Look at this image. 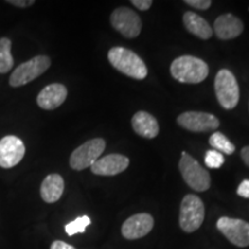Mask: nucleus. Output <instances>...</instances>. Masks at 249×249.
I'll return each instance as SVG.
<instances>
[{
  "instance_id": "cd10ccee",
  "label": "nucleus",
  "mask_w": 249,
  "mask_h": 249,
  "mask_svg": "<svg viewBox=\"0 0 249 249\" xmlns=\"http://www.w3.org/2000/svg\"><path fill=\"white\" fill-rule=\"evenodd\" d=\"M240 156L242 160H244V163L249 167V145H246V147L241 149Z\"/></svg>"
},
{
  "instance_id": "f03ea898",
  "label": "nucleus",
  "mask_w": 249,
  "mask_h": 249,
  "mask_svg": "<svg viewBox=\"0 0 249 249\" xmlns=\"http://www.w3.org/2000/svg\"><path fill=\"white\" fill-rule=\"evenodd\" d=\"M110 64L124 75L135 80H143L148 75V68L144 61L135 52L128 49L116 46L108 51L107 54Z\"/></svg>"
},
{
  "instance_id": "4468645a",
  "label": "nucleus",
  "mask_w": 249,
  "mask_h": 249,
  "mask_svg": "<svg viewBox=\"0 0 249 249\" xmlns=\"http://www.w3.org/2000/svg\"><path fill=\"white\" fill-rule=\"evenodd\" d=\"M213 30H214V34L219 39H233L242 34L244 22L231 13L223 14L216 18Z\"/></svg>"
},
{
  "instance_id": "7ed1b4c3",
  "label": "nucleus",
  "mask_w": 249,
  "mask_h": 249,
  "mask_svg": "<svg viewBox=\"0 0 249 249\" xmlns=\"http://www.w3.org/2000/svg\"><path fill=\"white\" fill-rule=\"evenodd\" d=\"M179 169L185 182L196 192H205L210 188L211 178L208 171L191 155L183 151L179 161Z\"/></svg>"
},
{
  "instance_id": "39448f33",
  "label": "nucleus",
  "mask_w": 249,
  "mask_h": 249,
  "mask_svg": "<svg viewBox=\"0 0 249 249\" xmlns=\"http://www.w3.org/2000/svg\"><path fill=\"white\" fill-rule=\"evenodd\" d=\"M51 66V59L48 55H36L31 58L13 71L9 76V86L13 88H18L34 81L42 75Z\"/></svg>"
},
{
  "instance_id": "4be33fe9",
  "label": "nucleus",
  "mask_w": 249,
  "mask_h": 249,
  "mask_svg": "<svg viewBox=\"0 0 249 249\" xmlns=\"http://www.w3.org/2000/svg\"><path fill=\"white\" fill-rule=\"evenodd\" d=\"M224 156L216 150H209L205 152L204 163L209 169H219L224 164Z\"/></svg>"
},
{
  "instance_id": "393cba45",
  "label": "nucleus",
  "mask_w": 249,
  "mask_h": 249,
  "mask_svg": "<svg viewBox=\"0 0 249 249\" xmlns=\"http://www.w3.org/2000/svg\"><path fill=\"white\" fill-rule=\"evenodd\" d=\"M132 4L140 11H148L151 7V0H132Z\"/></svg>"
},
{
  "instance_id": "f257e3e1",
  "label": "nucleus",
  "mask_w": 249,
  "mask_h": 249,
  "mask_svg": "<svg viewBox=\"0 0 249 249\" xmlns=\"http://www.w3.org/2000/svg\"><path fill=\"white\" fill-rule=\"evenodd\" d=\"M171 74L179 82L196 85L209 75V66L204 60L194 55H181L171 64Z\"/></svg>"
},
{
  "instance_id": "a211bd4d",
  "label": "nucleus",
  "mask_w": 249,
  "mask_h": 249,
  "mask_svg": "<svg viewBox=\"0 0 249 249\" xmlns=\"http://www.w3.org/2000/svg\"><path fill=\"white\" fill-rule=\"evenodd\" d=\"M182 20L186 29L198 38L209 39L213 35V28L208 23V21L194 12H186Z\"/></svg>"
},
{
  "instance_id": "1a4fd4ad",
  "label": "nucleus",
  "mask_w": 249,
  "mask_h": 249,
  "mask_svg": "<svg viewBox=\"0 0 249 249\" xmlns=\"http://www.w3.org/2000/svg\"><path fill=\"white\" fill-rule=\"evenodd\" d=\"M217 229L231 244L236 247L249 246V223L231 217H220Z\"/></svg>"
},
{
  "instance_id": "a878e982",
  "label": "nucleus",
  "mask_w": 249,
  "mask_h": 249,
  "mask_svg": "<svg viewBox=\"0 0 249 249\" xmlns=\"http://www.w3.org/2000/svg\"><path fill=\"white\" fill-rule=\"evenodd\" d=\"M6 2L17 6V7H20V8L29 7V6L35 4V1H34V0H8V1H6Z\"/></svg>"
},
{
  "instance_id": "9d476101",
  "label": "nucleus",
  "mask_w": 249,
  "mask_h": 249,
  "mask_svg": "<svg viewBox=\"0 0 249 249\" xmlns=\"http://www.w3.org/2000/svg\"><path fill=\"white\" fill-rule=\"evenodd\" d=\"M177 123L182 128L194 133L214 132L219 127V120L213 114L207 112L189 111L181 113L177 119Z\"/></svg>"
},
{
  "instance_id": "b1692460",
  "label": "nucleus",
  "mask_w": 249,
  "mask_h": 249,
  "mask_svg": "<svg viewBox=\"0 0 249 249\" xmlns=\"http://www.w3.org/2000/svg\"><path fill=\"white\" fill-rule=\"evenodd\" d=\"M236 193H238V195L241 196V197L249 198V180H244V181L239 185Z\"/></svg>"
},
{
  "instance_id": "dca6fc26",
  "label": "nucleus",
  "mask_w": 249,
  "mask_h": 249,
  "mask_svg": "<svg viewBox=\"0 0 249 249\" xmlns=\"http://www.w3.org/2000/svg\"><path fill=\"white\" fill-rule=\"evenodd\" d=\"M132 127L138 135L145 139H154L160 133L157 119L145 111H139L132 118Z\"/></svg>"
},
{
  "instance_id": "412c9836",
  "label": "nucleus",
  "mask_w": 249,
  "mask_h": 249,
  "mask_svg": "<svg viewBox=\"0 0 249 249\" xmlns=\"http://www.w3.org/2000/svg\"><path fill=\"white\" fill-rule=\"evenodd\" d=\"M90 223H91V220H90L88 216L79 217L75 220H73V222L68 223L65 226V231L70 236L77 234V233H85L86 229L90 225Z\"/></svg>"
},
{
  "instance_id": "6e6552de",
  "label": "nucleus",
  "mask_w": 249,
  "mask_h": 249,
  "mask_svg": "<svg viewBox=\"0 0 249 249\" xmlns=\"http://www.w3.org/2000/svg\"><path fill=\"white\" fill-rule=\"evenodd\" d=\"M111 24L126 38H135L142 29L141 18L128 7H118L111 14Z\"/></svg>"
},
{
  "instance_id": "20e7f679",
  "label": "nucleus",
  "mask_w": 249,
  "mask_h": 249,
  "mask_svg": "<svg viewBox=\"0 0 249 249\" xmlns=\"http://www.w3.org/2000/svg\"><path fill=\"white\" fill-rule=\"evenodd\" d=\"M214 92L218 103L225 110H232L239 103L240 89L238 81L229 70H220L214 79Z\"/></svg>"
},
{
  "instance_id": "5701e85b",
  "label": "nucleus",
  "mask_w": 249,
  "mask_h": 249,
  "mask_svg": "<svg viewBox=\"0 0 249 249\" xmlns=\"http://www.w3.org/2000/svg\"><path fill=\"white\" fill-rule=\"evenodd\" d=\"M183 2L196 9H200V11H205V9H208L213 5L211 0H185Z\"/></svg>"
},
{
  "instance_id": "423d86ee",
  "label": "nucleus",
  "mask_w": 249,
  "mask_h": 249,
  "mask_svg": "<svg viewBox=\"0 0 249 249\" xmlns=\"http://www.w3.org/2000/svg\"><path fill=\"white\" fill-rule=\"evenodd\" d=\"M205 208L203 201L198 196L188 194L182 198L180 205V227L187 233L198 230L204 220Z\"/></svg>"
},
{
  "instance_id": "bb28decb",
  "label": "nucleus",
  "mask_w": 249,
  "mask_h": 249,
  "mask_svg": "<svg viewBox=\"0 0 249 249\" xmlns=\"http://www.w3.org/2000/svg\"><path fill=\"white\" fill-rule=\"evenodd\" d=\"M50 249H76V248L74 247V246L66 244V242L57 240V241L52 242L51 248H50Z\"/></svg>"
},
{
  "instance_id": "f3484780",
  "label": "nucleus",
  "mask_w": 249,
  "mask_h": 249,
  "mask_svg": "<svg viewBox=\"0 0 249 249\" xmlns=\"http://www.w3.org/2000/svg\"><path fill=\"white\" fill-rule=\"evenodd\" d=\"M65 181L60 174H49L40 185V196L46 203H54L64 194Z\"/></svg>"
},
{
  "instance_id": "0eeeda50",
  "label": "nucleus",
  "mask_w": 249,
  "mask_h": 249,
  "mask_svg": "<svg viewBox=\"0 0 249 249\" xmlns=\"http://www.w3.org/2000/svg\"><path fill=\"white\" fill-rule=\"evenodd\" d=\"M105 147L107 143L101 138L89 140L83 143L71 152L70 158L71 167L75 171H82L87 167H91V165L101 158Z\"/></svg>"
},
{
  "instance_id": "6ab92c4d",
  "label": "nucleus",
  "mask_w": 249,
  "mask_h": 249,
  "mask_svg": "<svg viewBox=\"0 0 249 249\" xmlns=\"http://www.w3.org/2000/svg\"><path fill=\"white\" fill-rule=\"evenodd\" d=\"M12 42L9 38H0V74H6L14 66V59L12 57Z\"/></svg>"
},
{
  "instance_id": "ddd939ff",
  "label": "nucleus",
  "mask_w": 249,
  "mask_h": 249,
  "mask_svg": "<svg viewBox=\"0 0 249 249\" xmlns=\"http://www.w3.org/2000/svg\"><path fill=\"white\" fill-rule=\"evenodd\" d=\"M154 227V218L149 213H138L129 217L123 224L121 233L128 240H136L150 233Z\"/></svg>"
},
{
  "instance_id": "2eb2a0df",
  "label": "nucleus",
  "mask_w": 249,
  "mask_h": 249,
  "mask_svg": "<svg viewBox=\"0 0 249 249\" xmlns=\"http://www.w3.org/2000/svg\"><path fill=\"white\" fill-rule=\"evenodd\" d=\"M67 88L61 83H52L42 89L37 96V105L43 110H54L66 101Z\"/></svg>"
},
{
  "instance_id": "aec40b11",
  "label": "nucleus",
  "mask_w": 249,
  "mask_h": 249,
  "mask_svg": "<svg viewBox=\"0 0 249 249\" xmlns=\"http://www.w3.org/2000/svg\"><path fill=\"white\" fill-rule=\"evenodd\" d=\"M209 143L211 147L213 148V150L220 152V154L224 152L226 155H232L235 151L234 144L220 132H214L210 136Z\"/></svg>"
},
{
  "instance_id": "f8f14e48",
  "label": "nucleus",
  "mask_w": 249,
  "mask_h": 249,
  "mask_svg": "<svg viewBox=\"0 0 249 249\" xmlns=\"http://www.w3.org/2000/svg\"><path fill=\"white\" fill-rule=\"evenodd\" d=\"M129 166V160L120 154H110L99 158L91 165V172L96 176L112 177L124 172Z\"/></svg>"
},
{
  "instance_id": "9b49d317",
  "label": "nucleus",
  "mask_w": 249,
  "mask_h": 249,
  "mask_svg": "<svg viewBox=\"0 0 249 249\" xmlns=\"http://www.w3.org/2000/svg\"><path fill=\"white\" fill-rule=\"evenodd\" d=\"M26 155V147L18 136L7 135L0 140V167L12 169L17 166Z\"/></svg>"
}]
</instances>
